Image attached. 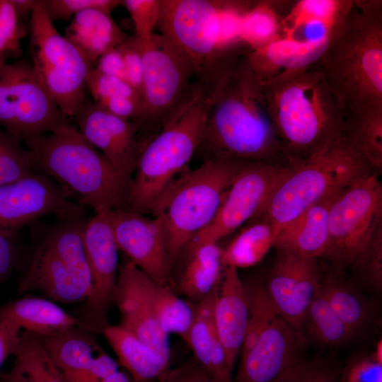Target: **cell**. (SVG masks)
Returning a JSON list of instances; mask_svg holds the SVG:
<instances>
[{
  "instance_id": "4fadbf2b",
  "label": "cell",
  "mask_w": 382,
  "mask_h": 382,
  "mask_svg": "<svg viewBox=\"0 0 382 382\" xmlns=\"http://www.w3.org/2000/svg\"><path fill=\"white\" fill-rule=\"evenodd\" d=\"M68 124L38 79L25 62L6 63L0 67V127L23 143Z\"/></svg>"
},
{
  "instance_id": "ba28073f",
  "label": "cell",
  "mask_w": 382,
  "mask_h": 382,
  "mask_svg": "<svg viewBox=\"0 0 382 382\" xmlns=\"http://www.w3.org/2000/svg\"><path fill=\"white\" fill-rule=\"evenodd\" d=\"M86 220H60L36 231L34 248L19 281V294L37 291L64 303L88 298L92 281L82 240Z\"/></svg>"
},
{
  "instance_id": "836d02e7",
  "label": "cell",
  "mask_w": 382,
  "mask_h": 382,
  "mask_svg": "<svg viewBox=\"0 0 382 382\" xmlns=\"http://www.w3.org/2000/svg\"><path fill=\"white\" fill-rule=\"evenodd\" d=\"M142 286L147 301L160 326L167 334L185 340L195 315V307L144 272Z\"/></svg>"
},
{
  "instance_id": "8fae6325",
  "label": "cell",
  "mask_w": 382,
  "mask_h": 382,
  "mask_svg": "<svg viewBox=\"0 0 382 382\" xmlns=\"http://www.w3.org/2000/svg\"><path fill=\"white\" fill-rule=\"evenodd\" d=\"M378 175L374 171L364 174L341 190L333 200L325 256L333 267H351L382 220V185Z\"/></svg>"
},
{
  "instance_id": "7bdbcfd3",
  "label": "cell",
  "mask_w": 382,
  "mask_h": 382,
  "mask_svg": "<svg viewBox=\"0 0 382 382\" xmlns=\"http://www.w3.org/2000/svg\"><path fill=\"white\" fill-rule=\"evenodd\" d=\"M120 0H42L50 20L69 21L75 14L87 10L98 9L111 13L112 10L122 4Z\"/></svg>"
},
{
  "instance_id": "f907efd6",
  "label": "cell",
  "mask_w": 382,
  "mask_h": 382,
  "mask_svg": "<svg viewBox=\"0 0 382 382\" xmlns=\"http://www.w3.org/2000/svg\"><path fill=\"white\" fill-rule=\"evenodd\" d=\"M95 68L104 74L120 78L126 81L124 60L118 46L103 54L98 59L97 66Z\"/></svg>"
},
{
  "instance_id": "11a10c76",
  "label": "cell",
  "mask_w": 382,
  "mask_h": 382,
  "mask_svg": "<svg viewBox=\"0 0 382 382\" xmlns=\"http://www.w3.org/2000/svg\"><path fill=\"white\" fill-rule=\"evenodd\" d=\"M374 359L380 364H382V340L380 339L375 347L374 352L372 354Z\"/></svg>"
},
{
  "instance_id": "681fc988",
  "label": "cell",
  "mask_w": 382,
  "mask_h": 382,
  "mask_svg": "<svg viewBox=\"0 0 382 382\" xmlns=\"http://www.w3.org/2000/svg\"><path fill=\"white\" fill-rule=\"evenodd\" d=\"M16 237L0 231V283L8 277L17 264Z\"/></svg>"
},
{
  "instance_id": "e0dca14e",
  "label": "cell",
  "mask_w": 382,
  "mask_h": 382,
  "mask_svg": "<svg viewBox=\"0 0 382 382\" xmlns=\"http://www.w3.org/2000/svg\"><path fill=\"white\" fill-rule=\"evenodd\" d=\"M323 274L318 259L277 250L265 286L278 314L301 332Z\"/></svg>"
},
{
  "instance_id": "c3c4849f",
  "label": "cell",
  "mask_w": 382,
  "mask_h": 382,
  "mask_svg": "<svg viewBox=\"0 0 382 382\" xmlns=\"http://www.w3.org/2000/svg\"><path fill=\"white\" fill-rule=\"evenodd\" d=\"M159 382H217L195 359L175 369H167L158 378Z\"/></svg>"
},
{
  "instance_id": "44dd1931",
  "label": "cell",
  "mask_w": 382,
  "mask_h": 382,
  "mask_svg": "<svg viewBox=\"0 0 382 382\" xmlns=\"http://www.w3.org/2000/svg\"><path fill=\"white\" fill-rule=\"evenodd\" d=\"M143 273L128 259L119 265L114 297L120 313L119 325L169 362L168 335L162 330L147 301L142 286Z\"/></svg>"
},
{
  "instance_id": "816d5d0a",
  "label": "cell",
  "mask_w": 382,
  "mask_h": 382,
  "mask_svg": "<svg viewBox=\"0 0 382 382\" xmlns=\"http://www.w3.org/2000/svg\"><path fill=\"white\" fill-rule=\"evenodd\" d=\"M21 330L16 325L0 320V367L10 355H14L18 346Z\"/></svg>"
},
{
  "instance_id": "f35d334b",
  "label": "cell",
  "mask_w": 382,
  "mask_h": 382,
  "mask_svg": "<svg viewBox=\"0 0 382 382\" xmlns=\"http://www.w3.org/2000/svg\"><path fill=\"white\" fill-rule=\"evenodd\" d=\"M355 284L381 292L382 289V220L378 222L352 266Z\"/></svg>"
},
{
  "instance_id": "d590c367",
  "label": "cell",
  "mask_w": 382,
  "mask_h": 382,
  "mask_svg": "<svg viewBox=\"0 0 382 382\" xmlns=\"http://www.w3.org/2000/svg\"><path fill=\"white\" fill-rule=\"evenodd\" d=\"M303 331L311 340L327 347H340L356 338L335 313L320 288L306 310Z\"/></svg>"
},
{
  "instance_id": "f5cc1de1",
  "label": "cell",
  "mask_w": 382,
  "mask_h": 382,
  "mask_svg": "<svg viewBox=\"0 0 382 382\" xmlns=\"http://www.w3.org/2000/svg\"><path fill=\"white\" fill-rule=\"evenodd\" d=\"M10 1L19 18L31 13L36 0H10Z\"/></svg>"
},
{
  "instance_id": "2e32d148",
  "label": "cell",
  "mask_w": 382,
  "mask_h": 382,
  "mask_svg": "<svg viewBox=\"0 0 382 382\" xmlns=\"http://www.w3.org/2000/svg\"><path fill=\"white\" fill-rule=\"evenodd\" d=\"M82 240L92 281L86 300L81 327L101 331L108 325L107 313L114 302L118 273V251L112 232L110 212L96 214L87 219Z\"/></svg>"
},
{
  "instance_id": "7a4b0ae2",
  "label": "cell",
  "mask_w": 382,
  "mask_h": 382,
  "mask_svg": "<svg viewBox=\"0 0 382 382\" xmlns=\"http://www.w3.org/2000/svg\"><path fill=\"white\" fill-rule=\"evenodd\" d=\"M315 64L344 112L382 107L381 1H352L329 32Z\"/></svg>"
},
{
  "instance_id": "52a82bcc",
  "label": "cell",
  "mask_w": 382,
  "mask_h": 382,
  "mask_svg": "<svg viewBox=\"0 0 382 382\" xmlns=\"http://www.w3.org/2000/svg\"><path fill=\"white\" fill-rule=\"evenodd\" d=\"M245 162L203 161L198 168L178 175L154 201L149 213L162 224L172 266L189 242L213 221Z\"/></svg>"
},
{
  "instance_id": "30bf717a",
  "label": "cell",
  "mask_w": 382,
  "mask_h": 382,
  "mask_svg": "<svg viewBox=\"0 0 382 382\" xmlns=\"http://www.w3.org/2000/svg\"><path fill=\"white\" fill-rule=\"evenodd\" d=\"M221 6V0H161L160 34L183 52L196 80L206 85L240 54H229L222 48Z\"/></svg>"
},
{
  "instance_id": "4dcf8cb0",
  "label": "cell",
  "mask_w": 382,
  "mask_h": 382,
  "mask_svg": "<svg viewBox=\"0 0 382 382\" xmlns=\"http://www.w3.org/2000/svg\"><path fill=\"white\" fill-rule=\"evenodd\" d=\"M103 333L135 382L158 378L168 369L169 362L158 352L120 325H108Z\"/></svg>"
},
{
  "instance_id": "b9f144b4",
  "label": "cell",
  "mask_w": 382,
  "mask_h": 382,
  "mask_svg": "<svg viewBox=\"0 0 382 382\" xmlns=\"http://www.w3.org/2000/svg\"><path fill=\"white\" fill-rule=\"evenodd\" d=\"M86 83V88L91 93L94 103L97 105L120 97L135 98L140 100L139 96L127 81L104 74L95 67L89 71Z\"/></svg>"
},
{
  "instance_id": "9c48e42d",
  "label": "cell",
  "mask_w": 382,
  "mask_h": 382,
  "mask_svg": "<svg viewBox=\"0 0 382 382\" xmlns=\"http://www.w3.org/2000/svg\"><path fill=\"white\" fill-rule=\"evenodd\" d=\"M29 32L35 73L60 110L73 117L85 100L86 78L93 64L57 32L42 0H36L30 13Z\"/></svg>"
},
{
  "instance_id": "ee69618b",
  "label": "cell",
  "mask_w": 382,
  "mask_h": 382,
  "mask_svg": "<svg viewBox=\"0 0 382 382\" xmlns=\"http://www.w3.org/2000/svg\"><path fill=\"white\" fill-rule=\"evenodd\" d=\"M122 5L133 21L134 36L140 40L149 38L158 22L161 0H124Z\"/></svg>"
},
{
  "instance_id": "9f6ffc18",
  "label": "cell",
  "mask_w": 382,
  "mask_h": 382,
  "mask_svg": "<svg viewBox=\"0 0 382 382\" xmlns=\"http://www.w3.org/2000/svg\"><path fill=\"white\" fill-rule=\"evenodd\" d=\"M8 55V54L0 53V67L6 63V59Z\"/></svg>"
},
{
  "instance_id": "ac0fdd59",
  "label": "cell",
  "mask_w": 382,
  "mask_h": 382,
  "mask_svg": "<svg viewBox=\"0 0 382 382\" xmlns=\"http://www.w3.org/2000/svg\"><path fill=\"white\" fill-rule=\"evenodd\" d=\"M73 118L81 135L102 151L127 188L143 144L137 138L139 124L110 114L86 98Z\"/></svg>"
},
{
  "instance_id": "6da1fadb",
  "label": "cell",
  "mask_w": 382,
  "mask_h": 382,
  "mask_svg": "<svg viewBox=\"0 0 382 382\" xmlns=\"http://www.w3.org/2000/svg\"><path fill=\"white\" fill-rule=\"evenodd\" d=\"M248 52L233 57L207 85L205 122L196 154L204 161L287 164L262 81L248 62Z\"/></svg>"
},
{
  "instance_id": "8d00e7d4",
  "label": "cell",
  "mask_w": 382,
  "mask_h": 382,
  "mask_svg": "<svg viewBox=\"0 0 382 382\" xmlns=\"http://www.w3.org/2000/svg\"><path fill=\"white\" fill-rule=\"evenodd\" d=\"M277 2L253 1L244 13L241 25V39L250 50L262 48L282 37V20Z\"/></svg>"
},
{
  "instance_id": "277c9868",
  "label": "cell",
  "mask_w": 382,
  "mask_h": 382,
  "mask_svg": "<svg viewBox=\"0 0 382 382\" xmlns=\"http://www.w3.org/2000/svg\"><path fill=\"white\" fill-rule=\"evenodd\" d=\"M36 172L50 177L96 214L122 209L127 186L111 163L66 124L24 142Z\"/></svg>"
},
{
  "instance_id": "ffe728a7",
  "label": "cell",
  "mask_w": 382,
  "mask_h": 382,
  "mask_svg": "<svg viewBox=\"0 0 382 382\" xmlns=\"http://www.w3.org/2000/svg\"><path fill=\"white\" fill-rule=\"evenodd\" d=\"M306 337L280 316L241 357L234 382H272L304 360Z\"/></svg>"
},
{
  "instance_id": "7c38bea8",
  "label": "cell",
  "mask_w": 382,
  "mask_h": 382,
  "mask_svg": "<svg viewBox=\"0 0 382 382\" xmlns=\"http://www.w3.org/2000/svg\"><path fill=\"white\" fill-rule=\"evenodd\" d=\"M137 40L144 62L137 122L140 129L146 126L161 128L185 98L195 73L188 59L161 34Z\"/></svg>"
},
{
  "instance_id": "3957f363",
  "label": "cell",
  "mask_w": 382,
  "mask_h": 382,
  "mask_svg": "<svg viewBox=\"0 0 382 382\" xmlns=\"http://www.w3.org/2000/svg\"><path fill=\"white\" fill-rule=\"evenodd\" d=\"M267 110L291 162L306 158L343 130V105L315 64L262 81Z\"/></svg>"
},
{
  "instance_id": "f6af8a7d",
  "label": "cell",
  "mask_w": 382,
  "mask_h": 382,
  "mask_svg": "<svg viewBox=\"0 0 382 382\" xmlns=\"http://www.w3.org/2000/svg\"><path fill=\"white\" fill-rule=\"evenodd\" d=\"M28 31L18 23V18L10 0H0V53L21 52V40Z\"/></svg>"
},
{
  "instance_id": "1f68e13d",
  "label": "cell",
  "mask_w": 382,
  "mask_h": 382,
  "mask_svg": "<svg viewBox=\"0 0 382 382\" xmlns=\"http://www.w3.org/2000/svg\"><path fill=\"white\" fill-rule=\"evenodd\" d=\"M343 132L373 171L382 170V107L344 112Z\"/></svg>"
},
{
  "instance_id": "4316f807",
  "label": "cell",
  "mask_w": 382,
  "mask_h": 382,
  "mask_svg": "<svg viewBox=\"0 0 382 382\" xmlns=\"http://www.w3.org/2000/svg\"><path fill=\"white\" fill-rule=\"evenodd\" d=\"M0 320L37 336L81 325L79 319L54 301L32 296H25L1 306Z\"/></svg>"
},
{
  "instance_id": "ab89813d",
  "label": "cell",
  "mask_w": 382,
  "mask_h": 382,
  "mask_svg": "<svg viewBox=\"0 0 382 382\" xmlns=\"http://www.w3.org/2000/svg\"><path fill=\"white\" fill-rule=\"evenodd\" d=\"M22 142L0 129V186L35 172L30 154Z\"/></svg>"
},
{
  "instance_id": "f1b7e54d",
  "label": "cell",
  "mask_w": 382,
  "mask_h": 382,
  "mask_svg": "<svg viewBox=\"0 0 382 382\" xmlns=\"http://www.w3.org/2000/svg\"><path fill=\"white\" fill-rule=\"evenodd\" d=\"M344 270L324 272L320 290L337 316L357 337L373 319L371 308L358 286L347 279Z\"/></svg>"
},
{
  "instance_id": "d6986e66",
  "label": "cell",
  "mask_w": 382,
  "mask_h": 382,
  "mask_svg": "<svg viewBox=\"0 0 382 382\" xmlns=\"http://www.w3.org/2000/svg\"><path fill=\"white\" fill-rule=\"evenodd\" d=\"M110 219L119 250L154 280L166 286L172 265L160 220L123 209L110 211Z\"/></svg>"
},
{
  "instance_id": "8992f818",
  "label": "cell",
  "mask_w": 382,
  "mask_h": 382,
  "mask_svg": "<svg viewBox=\"0 0 382 382\" xmlns=\"http://www.w3.org/2000/svg\"><path fill=\"white\" fill-rule=\"evenodd\" d=\"M370 171L372 169L342 130L313 154L289 163L255 218L268 220L279 232L308 207Z\"/></svg>"
},
{
  "instance_id": "9a60e30c",
  "label": "cell",
  "mask_w": 382,
  "mask_h": 382,
  "mask_svg": "<svg viewBox=\"0 0 382 382\" xmlns=\"http://www.w3.org/2000/svg\"><path fill=\"white\" fill-rule=\"evenodd\" d=\"M50 177L34 172L0 186V231L16 236L18 230L40 217L55 214L60 220L83 218V207Z\"/></svg>"
},
{
  "instance_id": "d4e9b609",
  "label": "cell",
  "mask_w": 382,
  "mask_h": 382,
  "mask_svg": "<svg viewBox=\"0 0 382 382\" xmlns=\"http://www.w3.org/2000/svg\"><path fill=\"white\" fill-rule=\"evenodd\" d=\"M35 336L63 376L88 371L100 380L95 369L98 357L103 350L89 330L75 326Z\"/></svg>"
},
{
  "instance_id": "cb8c5ba5",
  "label": "cell",
  "mask_w": 382,
  "mask_h": 382,
  "mask_svg": "<svg viewBox=\"0 0 382 382\" xmlns=\"http://www.w3.org/2000/svg\"><path fill=\"white\" fill-rule=\"evenodd\" d=\"M219 286L198 302L185 342L195 359L217 382H232L224 349L217 335L213 317L214 301Z\"/></svg>"
},
{
  "instance_id": "5b68a950",
  "label": "cell",
  "mask_w": 382,
  "mask_h": 382,
  "mask_svg": "<svg viewBox=\"0 0 382 382\" xmlns=\"http://www.w3.org/2000/svg\"><path fill=\"white\" fill-rule=\"evenodd\" d=\"M207 91L195 80L160 131L143 142L123 210L149 213L156 197L187 169L203 134Z\"/></svg>"
},
{
  "instance_id": "60d3db41",
  "label": "cell",
  "mask_w": 382,
  "mask_h": 382,
  "mask_svg": "<svg viewBox=\"0 0 382 382\" xmlns=\"http://www.w3.org/2000/svg\"><path fill=\"white\" fill-rule=\"evenodd\" d=\"M342 369L334 357L317 356L305 359L272 382H338Z\"/></svg>"
},
{
  "instance_id": "f546056e",
  "label": "cell",
  "mask_w": 382,
  "mask_h": 382,
  "mask_svg": "<svg viewBox=\"0 0 382 382\" xmlns=\"http://www.w3.org/2000/svg\"><path fill=\"white\" fill-rule=\"evenodd\" d=\"M182 252L186 253L187 258L178 289L188 298L200 301L220 285L224 272L222 248L218 243H204L187 245Z\"/></svg>"
},
{
  "instance_id": "83f0119b",
  "label": "cell",
  "mask_w": 382,
  "mask_h": 382,
  "mask_svg": "<svg viewBox=\"0 0 382 382\" xmlns=\"http://www.w3.org/2000/svg\"><path fill=\"white\" fill-rule=\"evenodd\" d=\"M93 64L105 52L124 42L128 37L108 13L87 9L73 16L64 36Z\"/></svg>"
},
{
  "instance_id": "484cf974",
  "label": "cell",
  "mask_w": 382,
  "mask_h": 382,
  "mask_svg": "<svg viewBox=\"0 0 382 382\" xmlns=\"http://www.w3.org/2000/svg\"><path fill=\"white\" fill-rule=\"evenodd\" d=\"M327 42L328 37L316 41H301L282 37L262 48L248 51L246 58L254 73L264 81L281 71L315 64Z\"/></svg>"
},
{
  "instance_id": "bcb514c9",
  "label": "cell",
  "mask_w": 382,
  "mask_h": 382,
  "mask_svg": "<svg viewBox=\"0 0 382 382\" xmlns=\"http://www.w3.org/2000/svg\"><path fill=\"white\" fill-rule=\"evenodd\" d=\"M118 47L124 60L126 81L140 98L144 75V62L137 40L134 35L128 37Z\"/></svg>"
},
{
  "instance_id": "5bb4252c",
  "label": "cell",
  "mask_w": 382,
  "mask_h": 382,
  "mask_svg": "<svg viewBox=\"0 0 382 382\" xmlns=\"http://www.w3.org/2000/svg\"><path fill=\"white\" fill-rule=\"evenodd\" d=\"M289 164L247 161L234 177L218 212L187 245L218 243L262 210Z\"/></svg>"
},
{
  "instance_id": "e575fe53",
  "label": "cell",
  "mask_w": 382,
  "mask_h": 382,
  "mask_svg": "<svg viewBox=\"0 0 382 382\" xmlns=\"http://www.w3.org/2000/svg\"><path fill=\"white\" fill-rule=\"evenodd\" d=\"M260 219L243 228L225 248H222L224 267L238 269L254 266L274 247L279 231L268 220Z\"/></svg>"
},
{
  "instance_id": "7dc6e473",
  "label": "cell",
  "mask_w": 382,
  "mask_h": 382,
  "mask_svg": "<svg viewBox=\"0 0 382 382\" xmlns=\"http://www.w3.org/2000/svg\"><path fill=\"white\" fill-rule=\"evenodd\" d=\"M338 382H382V364L372 354L357 357L342 367Z\"/></svg>"
},
{
  "instance_id": "db71d44e",
  "label": "cell",
  "mask_w": 382,
  "mask_h": 382,
  "mask_svg": "<svg viewBox=\"0 0 382 382\" xmlns=\"http://www.w3.org/2000/svg\"><path fill=\"white\" fill-rule=\"evenodd\" d=\"M97 382H135L132 378L125 372L118 370L112 375L99 380Z\"/></svg>"
},
{
  "instance_id": "74e56055",
  "label": "cell",
  "mask_w": 382,
  "mask_h": 382,
  "mask_svg": "<svg viewBox=\"0 0 382 382\" xmlns=\"http://www.w3.org/2000/svg\"><path fill=\"white\" fill-rule=\"evenodd\" d=\"M246 289L248 317L241 357L250 350L270 324L279 316L267 294L265 284L255 282Z\"/></svg>"
},
{
  "instance_id": "d6a6232c",
  "label": "cell",
  "mask_w": 382,
  "mask_h": 382,
  "mask_svg": "<svg viewBox=\"0 0 382 382\" xmlns=\"http://www.w3.org/2000/svg\"><path fill=\"white\" fill-rule=\"evenodd\" d=\"M14 356L15 362L1 382H66L35 335L21 332Z\"/></svg>"
},
{
  "instance_id": "603a6c76",
  "label": "cell",
  "mask_w": 382,
  "mask_h": 382,
  "mask_svg": "<svg viewBox=\"0 0 382 382\" xmlns=\"http://www.w3.org/2000/svg\"><path fill=\"white\" fill-rule=\"evenodd\" d=\"M338 192L313 204L282 228L274 247L305 257H325L329 245V214Z\"/></svg>"
},
{
  "instance_id": "7402d4cb",
  "label": "cell",
  "mask_w": 382,
  "mask_h": 382,
  "mask_svg": "<svg viewBox=\"0 0 382 382\" xmlns=\"http://www.w3.org/2000/svg\"><path fill=\"white\" fill-rule=\"evenodd\" d=\"M226 267L214 301V322L229 368L233 371L245 337L248 317V295L238 271Z\"/></svg>"
}]
</instances>
